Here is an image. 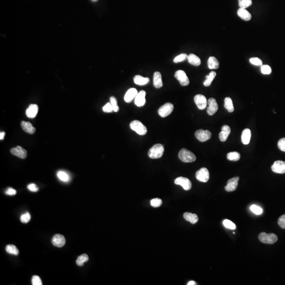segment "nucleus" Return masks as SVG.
<instances>
[{
	"label": "nucleus",
	"mask_w": 285,
	"mask_h": 285,
	"mask_svg": "<svg viewBox=\"0 0 285 285\" xmlns=\"http://www.w3.org/2000/svg\"><path fill=\"white\" fill-rule=\"evenodd\" d=\"M164 151V147L163 145L161 144H157L149 149L148 155L152 159H159L163 156Z\"/></svg>",
	"instance_id": "obj_1"
},
{
	"label": "nucleus",
	"mask_w": 285,
	"mask_h": 285,
	"mask_svg": "<svg viewBox=\"0 0 285 285\" xmlns=\"http://www.w3.org/2000/svg\"><path fill=\"white\" fill-rule=\"evenodd\" d=\"M179 158L184 163H192L196 160V156L192 152L182 149L179 152Z\"/></svg>",
	"instance_id": "obj_2"
},
{
	"label": "nucleus",
	"mask_w": 285,
	"mask_h": 285,
	"mask_svg": "<svg viewBox=\"0 0 285 285\" xmlns=\"http://www.w3.org/2000/svg\"><path fill=\"white\" fill-rule=\"evenodd\" d=\"M130 127L132 131H135L139 135H144L147 132V129L142 122L137 120H135L131 122Z\"/></svg>",
	"instance_id": "obj_3"
},
{
	"label": "nucleus",
	"mask_w": 285,
	"mask_h": 285,
	"mask_svg": "<svg viewBox=\"0 0 285 285\" xmlns=\"http://www.w3.org/2000/svg\"><path fill=\"white\" fill-rule=\"evenodd\" d=\"M258 239L263 243L273 244L278 240V237L274 233L267 234L266 232H261L258 235Z\"/></svg>",
	"instance_id": "obj_4"
},
{
	"label": "nucleus",
	"mask_w": 285,
	"mask_h": 285,
	"mask_svg": "<svg viewBox=\"0 0 285 285\" xmlns=\"http://www.w3.org/2000/svg\"><path fill=\"white\" fill-rule=\"evenodd\" d=\"M174 106L170 102H167L159 109L158 113L161 117H166L173 112Z\"/></svg>",
	"instance_id": "obj_5"
},
{
	"label": "nucleus",
	"mask_w": 285,
	"mask_h": 285,
	"mask_svg": "<svg viewBox=\"0 0 285 285\" xmlns=\"http://www.w3.org/2000/svg\"><path fill=\"white\" fill-rule=\"evenodd\" d=\"M195 136L200 142H204L211 139L212 134L211 132L208 130L204 131L203 129H199L195 132Z\"/></svg>",
	"instance_id": "obj_6"
},
{
	"label": "nucleus",
	"mask_w": 285,
	"mask_h": 285,
	"mask_svg": "<svg viewBox=\"0 0 285 285\" xmlns=\"http://www.w3.org/2000/svg\"><path fill=\"white\" fill-rule=\"evenodd\" d=\"M174 76L182 86H187L190 84L189 78L183 70H179L177 71L175 73Z\"/></svg>",
	"instance_id": "obj_7"
},
{
	"label": "nucleus",
	"mask_w": 285,
	"mask_h": 285,
	"mask_svg": "<svg viewBox=\"0 0 285 285\" xmlns=\"http://www.w3.org/2000/svg\"><path fill=\"white\" fill-rule=\"evenodd\" d=\"M196 178L198 181L202 182H207L210 178V174L208 170L205 167H202L196 173Z\"/></svg>",
	"instance_id": "obj_8"
},
{
	"label": "nucleus",
	"mask_w": 285,
	"mask_h": 285,
	"mask_svg": "<svg viewBox=\"0 0 285 285\" xmlns=\"http://www.w3.org/2000/svg\"><path fill=\"white\" fill-rule=\"evenodd\" d=\"M174 183L175 184L181 185L183 189L186 191L190 190L192 187V183L190 180L184 177H177L175 180Z\"/></svg>",
	"instance_id": "obj_9"
},
{
	"label": "nucleus",
	"mask_w": 285,
	"mask_h": 285,
	"mask_svg": "<svg viewBox=\"0 0 285 285\" xmlns=\"http://www.w3.org/2000/svg\"><path fill=\"white\" fill-rule=\"evenodd\" d=\"M195 104L200 110H203L207 108L208 101L206 97L202 94H197L194 98Z\"/></svg>",
	"instance_id": "obj_10"
},
{
	"label": "nucleus",
	"mask_w": 285,
	"mask_h": 285,
	"mask_svg": "<svg viewBox=\"0 0 285 285\" xmlns=\"http://www.w3.org/2000/svg\"><path fill=\"white\" fill-rule=\"evenodd\" d=\"M208 107L207 108V112L210 116H212L217 112L218 110V105L215 98H211L208 101Z\"/></svg>",
	"instance_id": "obj_11"
},
{
	"label": "nucleus",
	"mask_w": 285,
	"mask_h": 285,
	"mask_svg": "<svg viewBox=\"0 0 285 285\" xmlns=\"http://www.w3.org/2000/svg\"><path fill=\"white\" fill-rule=\"evenodd\" d=\"M239 179V177H236L229 180L227 182V185L225 187V190L227 192H233L235 191L238 187Z\"/></svg>",
	"instance_id": "obj_12"
},
{
	"label": "nucleus",
	"mask_w": 285,
	"mask_h": 285,
	"mask_svg": "<svg viewBox=\"0 0 285 285\" xmlns=\"http://www.w3.org/2000/svg\"><path fill=\"white\" fill-rule=\"evenodd\" d=\"M271 170L275 173L284 174L285 173V162L282 161H276L272 165Z\"/></svg>",
	"instance_id": "obj_13"
},
{
	"label": "nucleus",
	"mask_w": 285,
	"mask_h": 285,
	"mask_svg": "<svg viewBox=\"0 0 285 285\" xmlns=\"http://www.w3.org/2000/svg\"><path fill=\"white\" fill-rule=\"evenodd\" d=\"M10 152L12 154L18 157L20 159H25L27 156V152L26 150L22 148L20 146H18L16 147L11 149Z\"/></svg>",
	"instance_id": "obj_14"
},
{
	"label": "nucleus",
	"mask_w": 285,
	"mask_h": 285,
	"mask_svg": "<svg viewBox=\"0 0 285 285\" xmlns=\"http://www.w3.org/2000/svg\"><path fill=\"white\" fill-rule=\"evenodd\" d=\"M52 243L56 247L61 248L66 243V239L63 235L57 234L54 235L52 239Z\"/></svg>",
	"instance_id": "obj_15"
},
{
	"label": "nucleus",
	"mask_w": 285,
	"mask_h": 285,
	"mask_svg": "<svg viewBox=\"0 0 285 285\" xmlns=\"http://www.w3.org/2000/svg\"><path fill=\"white\" fill-rule=\"evenodd\" d=\"M146 92L144 91H141L137 94L136 96L134 99L135 104L137 106L142 107L145 104L146 99H145Z\"/></svg>",
	"instance_id": "obj_16"
},
{
	"label": "nucleus",
	"mask_w": 285,
	"mask_h": 285,
	"mask_svg": "<svg viewBox=\"0 0 285 285\" xmlns=\"http://www.w3.org/2000/svg\"><path fill=\"white\" fill-rule=\"evenodd\" d=\"M38 110V106L37 105L31 104L26 109V116L30 118H33L37 115Z\"/></svg>",
	"instance_id": "obj_17"
},
{
	"label": "nucleus",
	"mask_w": 285,
	"mask_h": 285,
	"mask_svg": "<svg viewBox=\"0 0 285 285\" xmlns=\"http://www.w3.org/2000/svg\"><path fill=\"white\" fill-rule=\"evenodd\" d=\"M221 132L219 134V139L221 142H225L227 141L229 134L231 132L230 127L228 125H224L222 127Z\"/></svg>",
	"instance_id": "obj_18"
},
{
	"label": "nucleus",
	"mask_w": 285,
	"mask_h": 285,
	"mask_svg": "<svg viewBox=\"0 0 285 285\" xmlns=\"http://www.w3.org/2000/svg\"><path fill=\"white\" fill-rule=\"evenodd\" d=\"M23 130L29 134H33L36 132V129L34 128L32 124L30 122L22 121L21 123Z\"/></svg>",
	"instance_id": "obj_19"
},
{
	"label": "nucleus",
	"mask_w": 285,
	"mask_h": 285,
	"mask_svg": "<svg viewBox=\"0 0 285 285\" xmlns=\"http://www.w3.org/2000/svg\"><path fill=\"white\" fill-rule=\"evenodd\" d=\"M138 92L136 89L133 88L129 89L125 94V101L126 102H131L135 98Z\"/></svg>",
	"instance_id": "obj_20"
},
{
	"label": "nucleus",
	"mask_w": 285,
	"mask_h": 285,
	"mask_svg": "<svg viewBox=\"0 0 285 285\" xmlns=\"http://www.w3.org/2000/svg\"><path fill=\"white\" fill-rule=\"evenodd\" d=\"M153 84L156 88H161L163 84L162 80V76L160 72H155L153 76Z\"/></svg>",
	"instance_id": "obj_21"
},
{
	"label": "nucleus",
	"mask_w": 285,
	"mask_h": 285,
	"mask_svg": "<svg viewBox=\"0 0 285 285\" xmlns=\"http://www.w3.org/2000/svg\"><path fill=\"white\" fill-rule=\"evenodd\" d=\"M251 137V131L248 129H244L241 135V141L243 144H248L250 141Z\"/></svg>",
	"instance_id": "obj_22"
},
{
	"label": "nucleus",
	"mask_w": 285,
	"mask_h": 285,
	"mask_svg": "<svg viewBox=\"0 0 285 285\" xmlns=\"http://www.w3.org/2000/svg\"><path fill=\"white\" fill-rule=\"evenodd\" d=\"M238 15L243 20L248 21L251 20V15L245 9L240 8L237 12Z\"/></svg>",
	"instance_id": "obj_23"
},
{
	"label": "nucleus",
	"mask_w": 285,
	"mask_h": 285,
	"mask_svg": "<svg viewBox=\"0 0 285 285\" xmlns=\"http://www.w3.org/2000/svg\"><path fill=\"white\" fill-rule=\"evenodd\" d=\"M183 217L186 221H189L192 224H195L197 223L199 220V218L197 217V215L196 214H193V213L185 212L183 215Z\"/></svg>",
	"instance_id": "obj_24"
},
{
	"label": "nucleus",
	"mask_w": 285,
	"mask_h": 285,
	"mask_svg": "<svg viewBox=\"0 0 285 285\" xmlns=\"http://www.w3.org/2000/svg\"><path fill=\"white\" fill-rule=\"evenodd\" d=\"M134 81L135 84L137 85L144 86L149 82V78L143 77L140 75H136L134 78Z\"/></svg>",
	"instance_id": "obj_25"
},
{
	"label": "nucleus",
	"mask_w": 285,
	"mask_h": 285,
	"mask_svg": "<svg viewBox=\"0 0 285 285\" xmlns=\"http://www.w3.org/2000/svg\"><path fill=\"white\" fill-rule=\"evenodd\" d=\"M187 60L190 64L195 66H199L201 64V61L200 58L193 53L189 54L187 56Z\"/></svg>",
	"instance_id": "obj_26"
},
{
	"label": "nucleus",
	"mask_w": 285,
	"mask_h": 285,
	"mask_svg": "<svg viewBox=\"0 0 285 285\" xmlns=\"http://www.w3.org/2000/svg\"><path fill=\"white\" fill-rule=\"evenodd\" d=\"M219 62L215 57H209L208 60V66L210 69H217L219 68Z\"/></svg>",
	"instance_id": "obj_27"
},
{
	"label": "nucleus",
	"mask_w": 285,
	"mask_h": 285,
	"mask_svg": "<svg viewBox=\"0 0 285 285\" xmlns=\"http://www.w3.org/2000/svg\"><path fill=\"white\" fill-rule=\"evenodd\" d=\"M217 75V74L216 72L215 71H211L210 74H209V75H208L206 76V79L203 82V84L204 86L205 87H209L211 85V84H212V82L213 81L214 79L215 78V77Z\"/></svg>",
	"instance_id": "obj_28"
},
{
	"label": "nucleus",
	"mask_w": 285,
	"mask_h": 285,
	"mask_svg": "<svg viewBox=\"0 0 285 285\" xmlns=\"http://www.w3.org/2000/svg\"><path fill=\"white\" fill-rule=\"evenodd\" d=\"M225 107L229 112H233L235 108L231 98L226 97L225 99Z\"/></svg>",
	"instance_id": "obj_29"
},
{
	"label": "nucleus",
	"mask_w": 285,
	"mask_h": 285,
	"mask_svg": "<svg viewBox=\"0 0 285 285\" xmlns=\"http://www.w3.org/2000/svg\"><path fill=\"white\" fill-rule=\"evenodd\" d=\"M88 256L87 254L84 253V254L81 255L80 256L78 257V258H77L76 260L77 265L79 266H81V267L82 266H84V263L88 261Z\"/></svg>",
	"instance_id": "obj_30"
},
{
	"label": "nucleus",
	"mask_w": 285,
	"mask_h": 285,
	"mask_svg": "<svg viewBox=\"0 0 285 285\" xmlns=\"http://www.w3.org/2000/svg\"><path fill=\"white\" fill-rule=\"evenodd\" d=\"M227 159L229 160V161H238L240 159L241 155L240 153L237 152H232L228 153L227 154Z\"/></svg>",
	"instance_id": "obj_31"
},
{
	"label": "nucleus",
	"mask_w": 285,
	"mask_h": 285,
	"mask_svg": "<svg viewBox=\"0 0 285 285\" xmlns=\"http://www.w3.org/2000/svg\"><path fill=\"white\" fill-rule=\"evenodd\" d=\"M6 251L8 253L15 256L18 255L19 253L18 249L16 248V246L13 245H8L6 247Z\"/></svg>",
	"instance_id": "obj_32"
},
{
	"label": "nucleus",
	"mask_w": 285,
	"mask_h": 285,
	"mask_svg": "<svg viewBox=\"0 0 285 285\" xmlns=\"http://www.w3.org/2000/svg\"><path fill=\"white\" fill-rule=\"evenodd\" d=\"M57 176H58L59 179H60L61 181H63V182H68L69 180H70L69 175L64 171H59L58 173H57Z\"/></svg>",
	"instance_id": "obj_33"
},
{
	"label": "nucleus",
	"mask_w": 285,
	"mask_h": 285,
	"mask_svg": "<svg viewBox=\"0 0 285 285\" xmlns=\"http://www.w3.org/2000/svg\"><path fill=\"white\" fill-rule=\"evenodd\" d=\"M240 8L246 9L252 4V0H238Z\"/></svg>",
	"instance_id": "obj_34"
},
{
	"label": "nucleus",
	"mask_w": 285,
	"mask_h": 285,
	"mask_svg": "<svg viewBox=\"0 0 285 285\" xmlns=\"http://www.w3.org/2000/svg\"><path fill=\"white\" fill-rule=\"evenodd\" d=\"M110 102L112 105L113 111L115 112H118L119 110V108L117 105V101L115 97H111L110 98Z\"/></svg>",
	"instance_id": "obj_35"
},
{
	"label": "nucleus",
	"mask_w": 285,
	"mask_h": 285,
	"mask_svg": "<svg viewBox=\"0 0 285 285\" xmlns=\"http://www.w3.org/2000/svg\"><path fill=\"white\" fill-rule=\"evenodd\" d=\"M223 225L226 228H228V229L235 230L236 228V225L235 223L228 219H225L223 221Z\"/></svg>",
	"instance_id": "obj_36"
},
{
	"label": "nucleus",
	"mask_w": 285,
	"mask_h": 285,
	"mask_svg": "<svg viewBox=\"0 0 285 285\" xmlns=\"http://www.w3.org/2000/svg\"><path fill=\"white\" fill-rule=\"evenodd\" d=\"M250 210L255 215H260L263 213V209L260 207L257 206L256 205H252L250 207Z\"/></svg>",
	"instance_id": "obj_37"
},
{
	"label": "nucleus",
	"mask_w": 285,
	"mask_h": 285,
	"mask_svg": "<svg viewBox=\"0 0 285 285\" xmlns=\"http://www.w3.org/2000/svg\"><path fill=\"white\" fill-rule=\"evenodd\" d=\"M187 55L185 53H182V54H180L179 56L176 57L174 60H173V61L174 63H179V62H182L183 61L187 59Z\"/></svg>",
	"instance_id": "obj_38"
},
{
	"label": "nucleus",
	"mask_w": 285,
	"mask_h": 285,
	"mask_svg": "<svg viewBox=\"0 0 285 285\" xmlns=\"http://www.w3.org/2000/svg\"><path fill=\"white\" fill-rule=\"evenodd\" d=\"M261 72L263 74H270L271 72V67L267 64L263 65L261 67Z\"/></svg>",
	"instance_id": "obj_39"
},
{
	"label": "nucleus",
	"mask_w": 285,
	"mask_h": 285,
	"mask_svg": "<svg viewBox=\"0 0 285 285\" xmlns=\"http://www.w3.org/2000/svg\"><path fill=\"white\" fill-rule=\"evenodd\" d=\"M249 61L251 64H254L255 66L261 67L263 66V61L258 58H251L250 59Z\"/></svg>",
	"instance_id": "obj_40"
},
{
	"label": "nucleus",
	"mask_w": 285,
	"mask_h": 285,
	"mask_svg": "<svg viewBox=\"0 0 285 285\" xmlns=\"http://www.w3.org/2000/svg\"><path fill=\"white\" fill-rule=\"evenodd\" d=\"M30 219L31 215L29 212H26L24 215H22L20 218L21 221L23 223H28L30 220Z\"/></svg>",
	"instance_id": "obj_41"
},
{
	"label": "nucleus",
	"mask_w": 285,
	"mask_h": 285,
	"mask_svg": "<svg viewBox=\"0 0 285 285\" xmlns=\"http://www.w3.org/2000/svg\"><path fill=\"white\" fill-rule=\"evenodd\" d=\"M162 204V201L161 199H158V198L152 199L151 201V205L154 208L160 207Z\"/></svg>",
	"instance_id": "obj_42"
},
{
	"label": "nucleus",
	"mask_w": 285,
	"mask_h": 285,
	"mask_svg": "<svg viewBox=\"0 0 285 285\" xmlns=\"http://www.w3.org/2000/svg\"><path fill=\"white\" fill-rule=\"evenodd\" d=\"M32 283L33 285H42V281L38 276H33L32 278Z\"/></svg>",
	"instance_id": "obj_43"
},
{
	"label": "nucleus",
	"mask_w": 285,
	"mask_h": 285,
	"mask_svg": "<svg viewBox=\"0 0 285 285\" xmlns=\"http://www.w3.org/2000/svg\"><path fill=\"white\" fill-rule=\"evenodd\" d=\"M102 111L105 112H114L111 102H108L102 108Z\"/></svg>",
	"instance_id": "obj_44"
},
{
	"label": "nucleus",
	"mask_w": 285,
	"mask_h": 285,
	"mask_svg": "<svg viewBox=\"0 0 285 285\" xmlns=\"http://www.w3.org/2000/svg\"><path fill=\"white\" fill-rule=\"evenodd\" d=\"M278 146L280 150L285 152V138H282L278 141Z\"/></svg>",
	"instance_id": "obj_45"
},
{
	"label": "nucleus",
	"mask_w": 285,
	"mask_h": 285,
	"mask_svg": "<svg viewBox=\"0 0 285 285\" xmlns=\"http://www.w3.org/2000/svg\"><path fill=\"white\" fill-rule=\"evenodd\" d=\"M279 226L283 229H285V215H282L278 220Z\"/></svg>",
	"instance_id": "obj_46"
},
{
	"label": "nucleus",
	"mask_w": 285,
	"mask_h": 285,
	"mask_svg": "<svg viewBox=\"0 0 285 285\" xmlns=\"http://www.w3.org/2000/svg\"><path fill=\"white\" fill-rule=\"evenodd\" d=\"M28 189H29V190L33 192H37L39 190L38 187L36 186V184H33V183L29 185L28 186Z\"/></svg>",
	"instance_id": "obj_47"
},
{
	"label": "nucleus",
	"mask_w": 285,
	"mask_h": 285,
	"mask_svg": "<svg viewBox=\"0 0 285 285\" xmlns=\"http://www.w3.org/2000/svg\"><path fill=\"white\" fill-rule=\"evenodd\" d=\"M5 193L6 194L9 195H14L16 194V191L15 190L10 187L6 190Z\"/></svg>",
	"instance_id": "obj_48"
},
{
	"label": "nucleus",
	"mask_w": 285,
	"mask_h": 285,
	"mask_svg": "<svg viewBox=\"0 0 285 285\" xmlns=\"http://www.w3.org/2000/svg\"><path fill=\"white\" fill-rule=\"evenodd\" d=\"M5 135V132H1V133H0V139L1 140H3L4 139Z\"/></svg>",
	"instance_id": "obj_49"
},
{
	"label": "nucleus",
	"mask_w": 285,
	"mask_h": 285,
	"mask_svg": "<svg viewBox=\"0 0 285 285\" xmlns=\"http://www.w3.org/2000/svg\"><path fill=\"white\" fill-rule=\"evenodd\" d=\"M187 285H197V283L195 282L194 281H189L188 283L187 284Z\"/></svg>",
	"instance_id": "obj_50"
},
{
	"label": "nucleus",
	"mask_w": 285,
	"mask_h": 285,
	"mask_svg": "<svg viewBox=\"0 0 285 285\" xmlns=\"http://www.w3.org/2000/svg\"><path fill=\"white\" fill-rule=\"evenodd\" d=\"M92 1H94V2H96L98 0H92Z\"/></svg>",
	"instance_id": "obj_51"
}]
</instances>
